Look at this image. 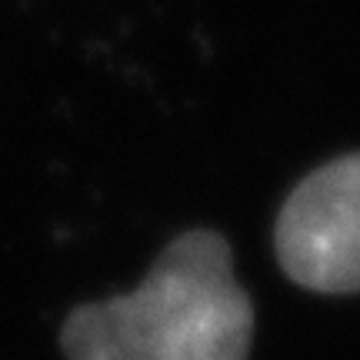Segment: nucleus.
I'll return each instance as SVG.
<instances>
[{"instance_id":"obj_1","label":"nucleus","mask_w":360,"mask_h":360,"mask_svg":"<svg viewBox=\"0 0 360 360\" xmlns=\"http://www.w3.org/2000/svg\"><path fill=\"white\" fill-rule=\"evenodd\" d=\"M250 340L254 304L214 231L180 233L134 294L84 304L60 334L67 360H247Z\"/></svg>"},{"instance_id":"obj_2","label":"nucleus","mask_w":360,"mask_h":360,"mask_svg":"<svg viewBox=\"0 0 360 360\" xmlns=\"http://www.w3.org/2000/svg\"><path fill=\"white\" fill-rule=\"evenodd\" d=\"M277 260L317 294L360 290V154L337 157L300 180L277 217Z\"/></svg>"}]
</instances>
